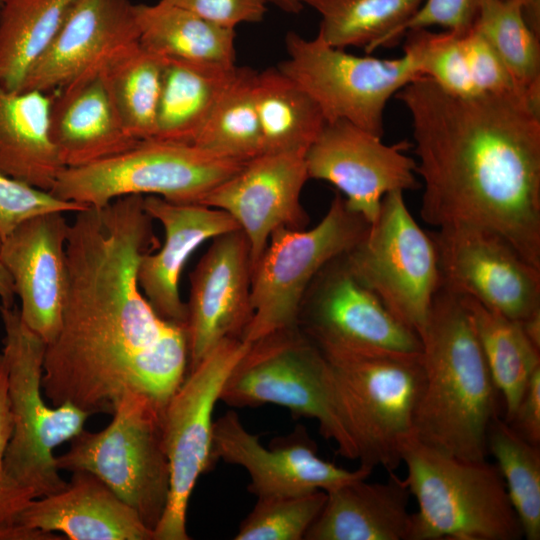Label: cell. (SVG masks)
I'll use <instances>...</instances> for the list:
<instances>
[{"label":"cell","mask_w":540,"mask_h":540,"mask_svg":"<svg viewBox=\"0 0 540 540\" xmlns=\"http://www.w3.org/2000/svg\"><path fill=\"white\" fill-rule=\"evenodd\" d=\"M143 197L87 207L69 223L67 293L41 382L53 406L112 415L129 391L165 406L187 374L184 325L162 319L137 280L141 257L159 246Z\"/></svg>","instance_id":"6da1fadb"},{"label":"cell","mask_w":540,"mask_h":540,"mask_svg":"<svg viewBox=\"0 0 540 540\" xmlns=\"http://www.w3.org/2000/svg\"><path fill=\"white\" fill-rule=\"evenodd\" d=\"M395 95L412 119L423 221L490 229L540 268V112L518 96H456L426 76Z\"/></svg>","instance_id":"7a4b0ae2"},{"label":"cell","mask_w":540,"mask_h":540,"mask_svg":"<svg viewBox=\"0 0 540 540\" xmlns=\"http://www.w3.org/2000/svg\"><path fill=\"white\" fill-rule=\"evenodd\" d=\"M418 336L424 381L415 438L448 455L484 460L497 390L462 297L441 285Z\"/></svg>","instance_id":"3957f363"},{"label":"cell","mask_w":540,"mask_h":540,"mask_svg":"<svg viewBox=\"0 0 540 540\" xmlns=\"http://www.w3.org/2000/svg\"><path fill=\"white\" fill-rule=\"evenodd\" d=\"M320 350L357 460L393 472L402 463L405 445L415 438L414 416L424 381L421 353Z\"/></svg>","instance_id":"277c9868"},{"label":"cell","mask_w":540,"mask_h":540,"mask_svg":"<svg viewBox=\"0 0 540 540\" xmlns=\"http://www.w3.org/2000/svg\"><path fill=\"white\" fill-rule=\"evenodd\" d=\"M418 503L409 540H518L522 528L496 465L410 440L402 452Z\"/></svg>","instance_id":"5b68a950"},{"label":"cell","mask_w":540,"mask_h":540,"mask_svg":"<svg viewBox=\"0 0 540 540\" xmlns=\"http://www.w3.org/2000/svg\"><path fill=\"white\" fill-rule=\"evenodd\" d=\"M0 315L12 417L4 467L13 482L39 498L66 487L53 452L78 435L90 415L69 402L46 404L41 387L46 343L24 324L15 306L0 304Z\"/></svg>","instance_id":"8992f818"},{"label":"cell","mask_w":540,"mask_h":540,"mask_svg":"<svg viewBox=\"0 0 540 540\" xmlns=\"http://www.w3.org/2000/svg\"><path fill=\"white\" fill-rule=\"evenodd\" d=\"M161 405L129 391L117 402L102 430H82L56 457L59 470L87 471L103 481L154 532L168 500L169 463Z\"/></svg>","instance_id":"52a82bcc"},{"label":"cell","mask_w":540,"mask_h":540,"mask_svg":"<svg viewBox=\"0 0 540 540\" xmlns=\"http://www.w3.org/2000/svg\"><path fill=\"white\" fill-rule=\"evenodd\" d=\"M245 163L193 144L140 140L110 158L65 168L50 193L87 207L144 194L177 204H201Z\"/></svg>","instance_id":"ba28073f"},{"label":"cell","mask_w":540,"mask_h":540,"mask_svg":"<svg viewBox=\"0 0 540 540\" xmlns=\"http://www.w3.org/2000/svg\"><path fill=\"white\" fill-rule=\"evenodd\" d=\"M369 226L336 192L325 216L311 229H276L252 268V317L241 340L253 343L297 326L305 294L317 274L349 252Z\"/></svg>","instance_id":"9c48e42d"},{"label":"cell","mask_w":540,"mask_h":540,"mask_svg":"<svg viewBox=\"0 0 540 540\" xmlns=\"http://www.w3.org/2000/svg\"><path fill=\"white\" fill-rule=\"evenodd\" d=\"M220 400L232 407L276 404L295 418L315 419L343 457L357 459L335 407L326 358L298 326L251 343L228 376Z\"/></svg>","instance_id":"30bf717a"},{"label":"cell","mask_w":540,"mask_h":540,"mask_svg":"<svg viewBox=\"0 0 540 540\" xmlns=\"http://www.w3.org/2000/svg\"><path fill=\"white\" fill-rule=\"evenodd\" d=\"M402 191L384 196L376 219L346 254L354 277L417 335L441 287L438 252L406 206Z\"/></svg>","instance_id":"8fae6325"},{"label":"cell","mask_w":540,"mask_h":540,"mask_svg":"<svg viewBox=\"0 0 540 540\" xmlns=\"http://www.w3.org/2000/svg\"><path fill=\"white\" fill-rule=\"evenodd\" d=\"M285 47L288 58L278 68L315 101L326 122L344 120L379 137L389 99L421 76L405 51L396 59L356 56L294 31Z\"/></svg>","instance_id":"7c38bea8"},{"label":"cell","mask_w":540,"mask_h":540,"mask_svg":"<svg viewBox=\"0 0 540 540\" xmlns=\"http://www.w3.org/2000/svg\"><path fill=\"white\" fill-rule=\"evenodd\" d=\"M251 343L222 340L187 374L164 407V447L169 463V493L153 540H189L186 515L201 474L212 467L215 404L223 386Z\"/></svg>","instance_id":"4fadbf2b"},{"label":"cell","mask_w":540,"mask_h":540,"mask_svg":"<svg viewBox=\"0 0 540 540\" xmlns=\"http://www.w3.org/2000/svg\"><path fill=\"white\" fill-rule=\"evenodd\" d=\"M431 234L443 287L519 323L540 312V268L502 235L471 225Z\"/></svg>","instance_id":"5bb4252c"},{"label":"cell","mask_w":540,"mask_h":540,"mask_svg":"<svg viewBox=\"0 0 540 540\" xmlns=\"http://www.w3.org/2000/svg\"><path fill=\"white\" fill-rule=\"evenodd\" d=\"M315 279L297 326L320 349L421 353L419 336L354 277L344 255L329 262Z\"/></svg>","instance_id":"9a60e30c"},{"label":"cell","mask_w":540,"mask_h":540,"mask_svg":"<svg viewBox=\"0 0 540 540\" xmlns=\"http://www.w3.org/2000/svg\"><path fill=\"white\" fill-rule=\"evenodd\" d=\"M381 138L344 120L326 122L305 154L308 178L334 185L369 224L385 195L420 187L417 164L403 153L410 144L386 145Z\"/></svg>","instance_id":"2e32d148"},{"label":"cell","mask_w":540,"mask_h":540,"mask_svg":"<svg viewBox=\"0 0 540 540\" xmlns=\"http://www.w3.org/2000/svg\"><path fill=\"white\" fill-rule=\"evenodd\" d=\"M211 459L243 467L250 476L248 491L257 498L328 491L341 484L365 479L372 468L350 471L320 458L317 445L303 426L273 439L268 447L250 433L234 410L217 418L212 430Z\"/></svg>","instance_id":"e0dca14e"},{"label":"cell","mask_w":540,"mask_h":540,"mask_svg":"<svg viewBox=\"0 0 540 540\" xmlns=\"http://www.w3.org/2000/svg\"><path fill=\"white\" fill-rule=\"evenodd\" d=\"M252 264L249 241L241 229L213 239L190 273L185 332L187 371L222 340L242 337L252 317Z\"/></svg>","instance_id":"ac0fdd59"},{"label":"cell","mask_w":540,"mask_h":540,"mask_svg":"<svg viewBox=\"0 0 540 540\" xmlns=\"http://www.w3.org/2000/svg\"><path fill=\"white\" fill-rule=\"evenodd\" d=\"M308 179L305 154L262 153L214 188L201 205L221 209L237 222L249 241L253 268L276 229L307 225L300 195Z\"/></svg>","instance_id":"d6986e66"},{"label":"cell","mask_w":540,"mask_h":540,"mask_svg":"<svg viewBox=\"0 0 540 540\" xmlns=\"http://www.w3.org/2000/svg\"><path fill=\"white\" fill-rule=\"evenodd\" d=\"M138 42L130 0H76L18 91L54 92L101 71L115 54Z\"/></svg>","instance_id":"ffe728a7"},{"label":"cell","mask_w":540,"mask_h":540,"mask_svg":"<svg viewBox=\"0 0 540 540\" xmlns=\"http://www.w3.org/2000/svg\"><path fill=\"white\" fill-rule=\"evenodd\" d=\"M68 229L63 212L40 214L21 223L0 248V263L21 300V319L46 344L55 339L61 325L68 283Z\"/></svg>","instance_id":"44dd1931"},{"label":"cell","mask_w":540,"mask_h":540,"mask_svg":"<svg viewBox=\"0 0 540 540\" xmlns=\"http://www.w3.org/2000/svg\"><path fill=\"white\" fill-rule=\"evenodd\" d=\"M143 207L162 225L164 243L156 253L141 257L139 287L162 319L185 325L187 308L180 297L179 280L186 262L202 243L240 229L239 225L227 212L201 204H177L147 195Z\"/></svg>","instance_id":"7402d4cb"},{"label":"cell","mask_w":540,"mask_h":540,"mask_svg":"<svg viewBox=\"0 0 540 540\" xmlns=\"http://www.w3.org/2000/svg\"><path fill=\"white\" fill-rule=\"evenodd\" d=\"M19 524L61 532L69 540H153V531L103 481L87 471L72 472L61 491L32 499Z\"/></svg>","instance_id":"603a6c76"},{"label":"cell","mask_w":540,"mask_h":540,"mask_svg":"<svg viewBox=\"0 0 540 540\" xmlns=\"http://www.w3.org/2000/svg\"><path fill=\"white\" fill-rule=\"evenodd\" d=\"M49 126L65 168L110 158L140 141L123 127L101 71L54 91Z\"/></svg>","instance_id":"cb8c5ba5"},{"label":"cell","mask_w":540,"mask_h":540,"mask_svg":"<svg viewBox=\"0 0 540 540\" xmlns=\"http://www.w3.org/2000/svg\"><path fill=\"white\" fill-rule=\"evenodd\" d=\"M349 481L326 492L325 503L304 540H409L412 514L405 479Z\"/></svg>","instance_id":"d4e9b609"},{"label":"cell","mask_w":540,"mask_h":540,"mask_svg":"<svg viewBox=\"0 0 540 540\" xmlns=\"http://www.w3.org/2000/svg\"><path fill=\"white\" fill-rule=\"evenodd\" d=\"M51 95L0 86V172L49 191L65 169L50 137Z\"/></svg>","instance_id":"484cf974"},{"label":"cell","mask_w":540,"mask_h":540,"mask_svg":"<svg viewBox=\"0 0 540 540\" xmlns=\"http://www.w3.org/2000/svg\"><path fill=\"white\" fill-rule=\"evenodd\" d=\"M236 67L165 58L153 139L194 144Z\"/></svg>","instance_id":"4316f807"},{"label":"cell","mask_w":540,"mask_h":540,"mask_svg":"<svg viewBox=\"0 0 540 540\" xmlns=\"http://www.w3.org/2000/svg\"><path fill=\"white\" fill-rule=\"evenodd\" d=\"M139 44L165 58L235 65V29L173 4H135Z\"/></svg>","instance_id":"83f0119b"},{"label":"cell","mask_w":540,"mask_h":540,"mask_svg":"<svg viewBox=\"0 0 540 540\" xmlns=\"http://www.w3.org/2000/svg\"><path fill=\"white\" fill-rule=\"evenodd\" d=\"M255 102L263 153L306 154L326 123L315 101L278 67L257 72Z\"/></svg>","instance_id":"f1b7e54d"},{"label":"cell","mask_w":540,"mask_h":540,"mask_svg":"<svg viewBox=\"0 0 540 540\" xmlns=\"http://www.w3.org/2000/svg\"><path fill=\"white\" fill-rule=\"evenodd\" d=\"M483 351L492 381L505 404L510 422L534 371L540 368V349L521 324L477 301L461 296Z\"/></svg>","instance_id":"f546056e"},{"label":"cell","mask_w":540,"mask_h":540,"mask_svg":"<svg viewBox=\"0 0 540 540\" xmlns=\"http://www.w3.org/2000/svg\"><path fill=\"white\" fill-rule=\"evenodd\" d=\"M425 0H301L321 16L318 36L328 45L367 53L397 43L402 27Z\"/></svg>","instance_id":"4dcf8cb0"},{"label":"cell","mask_w":540,"mask_h":540,"mask_svg":"<svg viewBox=\"0 0 540 540\" xmlns=\"http://www.w3.org/2000/svg\"><path fill=\"white\" fill-rule=\"evenodd\" d=\"M76 0H4L0 6V86L18 91Z\"/></svg>","instance_id":"1f68e13d"},{"label":"cell","mask_w":540,"mask_h":540,"mask_svg":"<svg viewBox=\"0 0 540 540\" xmlns=\"http://www.w3.org/2000/svg\"><path fill=\"white\" fill-rule=\"evenodd\" d=\"M164 63L165 57L138 42L119 51L101 69L121 123L136 140L155 135Z\"/></svg>","instance_id":"d6a6232c"},{"label":"cell","mask_w":540,"mask_h":540,"mask_svg":"<svg viewBox=\"0 0 540 540\" xmlns=\"http://www.w3.org/2000/svg\"><path fill=\"white\" fill-rule=\"evenodd\" d=\"M256 75L249 67H236L193 145L242 162L263 153Z\"/></svg>","instance_id":"836d02e7"},{"label":"cell","mask_w":540,"mask_h":540,"mask_svg":"<svg viewBox=\"0 0 540 540\" xmlns=\"http://www.w3.org/2000/svg\"><path fill=\"white\" fill-rule=\"evenodd\" d=\"M474 26L499 54L529 104L540 110V44L520 0H481Z\"/></svg>","instance_id":"e575fe53"},{"label":"cell","mask_w":540,"mask_h":540,"mask_svg":"<svg viewBox=\"0 0 540 540\" xmlns=\"http://www.w3.org/2000/svg\"><path fill=\"white\" fill-rule=\"evenodd\" d=\"M496 460L523 536L540 539V446L522 438L495 417L487 433V451Z\"/></svg>","instance_id":"d590c367"},{"label":"cell","mask_w":540,"mask_h":540,"mask_svg":"<svg viewBox=\"0 0 540 540\" xmlns=\"http://www.w3.org/2000/svg\"><path fill=\"white\" fill-rule=\"evenodd\" d=\"M326 500L324 490L257 498L240 523L235 540H304Z\"/></svg>","instance_id":"8d00e7d4"},{"label":"cell","mask_w":540,"mask_h":540,"mask_svg":"<svg viewBox=\"0 0 540 540\" xmlns=\"http://www.w3.org/2000/svg\"><path fill=\"white\" fill-rule=\"evenodd\" d=\"M404 51L415 59L421 76L431 78L456 96L479 95L472 83L464 46V34L432 32L428 28L408 30Z\"/></svg>","instance_id":"74e56055"},{"label":"cell","mask_w":540,"mask_h":540,"mask_svg":"<svg viewBox=\"0 0 540 540\" xmlns=\"http://www.w3.org/2000/svg\"><path fill=\"white\" fill-rule=\"evenodd\" d=\"M12 433V417L7 394V367L0 353V540H60L51 532L19 524V516L32 495L7 475L4 456Z\"/></svg>","instance_id":"f35d334b"},{"label":"cell","mask_w":540,"mask_h":540,"mask_svg":"<svg viewBox=\"0 0 540 540\" xmlns=\"http://www.w3.org/2000/svg\"><path fill=\"white\" fill-rule=\"evenodd\" d=\"M87 208L65 201L49 191L31 186L0 172V240L7 238L24 221L49 212H78Z\"/></svg>","instance_id":"ab89813d"},{"label":"cell","mask_w":540,"mask_h":540,"mask_svg":"<svg viewBox=\"0 0 540 540\" xmlns=\"http://www.w3.org/2000/svg\"><path fill=\"white\" fill-rule=\"evenodd\" d=\"M464 46L470 77L478 94L518 96L533 108L492 44L475 26L464 34Z\"/></svg>","instance_id":"60d3db41"},{"label":"cell","mask_w":540,"mask_h":540,"mask_svg":"<svg viewBox=\"0 0 540 540\" xmlns=\"http://www.w3.org/2000/svg\"><path fill=\"white\" fill-rule=\"evenodd\" d=\"M481 0H425L414 16L402 27L408 30L442 26L459 35L466 34L475 24Z\"/></svg>","instance_id":"b9f144b4"},{"label":"cell","mask_w":540,"mask_h":540,"mask_svg":"<svg viewBox=\"0 0 540 540\" xmlns=\"http://www.w3.org/2000/svg\"><path fill=\"white\" fill-rule=\"evenodd\" d=\"M217 25L235 29L241 23L264 19L268 0H162Z\"/></svg>","instance_id":"7bdbcfd3"},{"label":"cell","mask_w":540,"mask_h":540,"mask_svg":"<svg viewBox=\"0 0 540 540\" xmlns=\"http://www.w3.org/2000/svg\"><path fill=\"white\" fill-rule=\"evenodd\" d=\"M508 424L526 441L540 444V368L532 374L517 409Z\"/></svg>","instance_id":"ee69618b"},{"label":"cell","mask_w":540,"mask_h":540,"mask_svg":"<svg viewBox=\"0 0 540 540\" xmlns=\"http://www.w3.org/2000/svg\"><path fill=\"white\" fill-rule=\"evenodd\" d=\"M14 296L15 292L12 278L5 267L0 263V304L6 307L14 306Z\"/></svg>","instance_id":"f6af8a7d"},{"label":"cell","mask_w":540,"mask_h":540,"mask_svg":"<svg viewBox=\"0 0 540 540\" xmlns=\"http://www.w3.org/2000/svg\"><path fill=\"white\" fill-rule=\"evenodd\" d=\"M528 339L540 349V312L520 323Z\"/></svg>","instance_id":"bcb514c9"},{"label":"cell","mask_w":540,"mask_h":540,"mask_svg":"<svg viewBox=\"0 0 540 540\" xmlns=\"http://www.w3.org/2000/svg\"><path fill=\"white\" fill-rule=\"evenodd\" d=\"M268 3L275 5L282 11L291 14L299 13L304 5L301 0H268Z\"/></svg>","instance_id":"7dc6e473"},{"label":"cell","mask_w":540,"mask_h":540,"mask_svg":"<svg viewBox=\"0 0 540 540\" xmlns=\"http://www.w3.org/2000/svg\"><path fill=\"white\" fill-rule=\"evenodd\" d=\"M3 1H4V0H0V6H1V4L3 3Z\"/></svg>","instance_id":"c3c4849f"},{"label":"cell","mask_w":540,"mask_h":540,"mask_svg":"<svg viewBox=\"0 0 540 540\" xmlns=\"http://www.w3.org/2000/svg\"><path fill=\"white\" fill-rule=\"evenodd\" d=\"M2 241L0 240V248H1Z\"/></svg>","instance_id":"681fc988"}]
</instances>
